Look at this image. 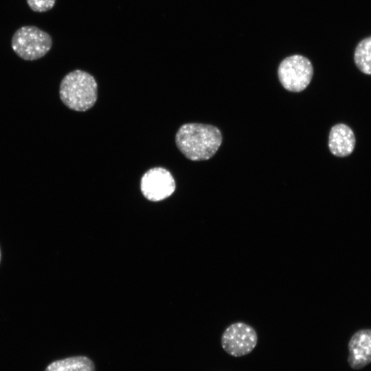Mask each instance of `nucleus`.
I'll return each mask as SVG.
<instances>
[{"label": "nucleus", "instance_id": "9d476101", "mask_svg": "<svg viewBox=\"0 0 371 371\" xmlns=\"http://www.w3.org/2000/svg\"><path fill=\"white\" fill-rule=\"evenodd\" d=\"M354 61L363 74L371 75V36L361 40L354 53Z\"/></svg>", "mask_w": 371, "mask_h": 371}, {"label": "nucleus", "instance_id": "f257e3e1", "mask_svg": "<svg viewBox=\"0 0 371 371\" xmlns=\"http://www.w3.org/2000/svg\"><path fill=\"white\" fill-rule=\"evenodd\" d=\"M222 141L221 132L216 126L201 123L183 124L175 135L178 149L192 161L210 159L218 150Z\"/></svg>", "mask_w": 371, "mask_h": 371}, {"label": "nucleus", "instance_id": "6e6552de", "mask_svg": "<svg viewBox=\"0 0 371 371\" xmlns=\"http://www.w3.org/2000/svg\"><path fill=\"white\" fill-rule=\"evenodd\" d=\"M355 134L347 125L338 124L331 128L328 147L333 155L341 157L350 155L355 148Z\"/></svg>", "mask_w": 371, "mask_h": 371}, {"label": "nucleus", "instance_id": "1a4fd4ad", "mask_svg": "<svg viewBox=\"0 0 371 371\" xmlns=\"http://www.w3.org/2000/svg\"><path fill=\"white\" fill-rule=\"evenodd\" d=\"M44 371H95V366L88 357L76 356L54 361Z\"/></svg>", "mask_w": 371, "mask_h": 371}, {"label": "nucleus", "instance_id": "39448f33", "mask_svg": "<svg viewBox=\"0 0 371 371\" xmlns=\"http://www.w3.org/2000/svg\"><path fill=\"white\" fill-rule=\"evenodd\" d=\"M221 342L227 354L239 357L252 352L258 343V335L250 325L242 322H235L224 330Z\"/></svg>", "mask_w": 371, "mask_h": 371}, {"label": "nucleus", "instance_id": "f8f14e48", "mask_svg": "<svg viewBox=\"0 0 371 371\" xmlns=\"http://www.w3.org/2000/svg\"><path fill=\"white\" fill-rule=\"evenodd\" d=\"M1 249H0V262H1Z\"/></svg>", "mask_w": 371, "mask_h": 371}, {"label": "nucleus", "instance_id": "0eeeda50", "mask_svg": "<svg viewBox=\"0 0 371 371\" xmlns=\"http://www.w3.org/2000/svg\"><path fill=\"white\" fill-rule=\"evenodd\" d=\"M350 366L359 370L371 362V329H363L356 332L348 343Z\"/></svg>", "mask_w": 371, "mask_h": 371}, {"label": "nucleus", "instance_id": "423d86ee", "mask_svg": "<svg viewBox=\"0 0 371 371\" xmlns=\"http://www.w3.org/2000/svg\"><path fill=\"white\" fill-rule=\"evenodd\" d=\"M140 188L149 201H159L170 196L175 190V181L172 174L161 167L147 170L142 177Z\"/></svg>", "mask_w": 371, "mask_h": 371}, {"label": "nucleus", "instance_id": "f03ea898", "mask_svg": "<svg viewBox=\"0 0 371 371\" xmlns=\"http://www.w3.org/2000/svg\"><path fill=\"white\" fill-rule=\"evenodd\" d=\"M60 98L69 109L86 111L95 104L98 98V85L90 74L76 69L67 74L61 80Z\"/></svg>", "mask_w": 371, "mask_h": 371}, {"label": "nucleus", "instance_id": "9b49d317", "mask_svg": "<svg viewBox=\"0 0 371 371\" xmlns=\"http://www.w3.org/2000/svg\"><path fill=\"white\" fill-rule=\"evenodd\" d=\"M30 8L34 12H44L51 10L56 0H26Z\"/></svg>", "mask_w": 371, "mask_h": 371}, {"label": "nucleus", "instance_id": "20e7f679", "mask_svg": "<svg viewBox=\"0 0 371 371\" xmlns=\"http://www.w3.org/2000/svg\"><path fill=\"white\" fill-rule=\"evenodd\" d=\"M278 78L283 87L292 92L304 90L311 81L313 68L304 56L293 55L286 58L280 64Z\"/></svg>", "mask_w": 371, "mask_h": 371}, {"label": "nucleus", "instance_id": "7ed1b4c3", "mask_svg": "<svg viewBox=\"0 0 371 371\" xmlns=\"http://www.w3.org/2000/svg\"><path fill=\"white\" fill-rule=\"evenodd\" d=\"M11 45L21 58L35 60L43 57L52 46L51 36L34 25H25L18 29L12 36Z\"/></svg>", "mask_w": 371, "mask_h": 371}]
</instances>
